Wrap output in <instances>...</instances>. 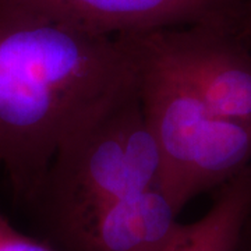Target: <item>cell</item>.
Listing matches in <instances>:
<instances>
[{"label":"cell","instance_id":"cell-9","mask_svg":"<svg viewBox=\"0 0 251 251\" xmlns=\"http://www.w3.org/2000/svg\"><path fill=\"white\" fill-rule=\"evenodd\" d=\"M237 35L251 48V0H242V20Z\"/></svg>","mask_w":251,"mask_h":251},{"label":"cell","instance_id":"cell-8","mask_svg":"<svg viewBox=\"0 0 251 251\" xmlns=\"http://www.w3.org/2000/svg\"><path fill=\"white\" fill-rule=\"evenodd\" d=\"M0 251H54L36 236L20 232L0 209Z\"/></svg>","mask_w":251,"mask_h":251},{"label":"cell","instance_id":"cell-4","mask_svg":"<svg viewBox=\"0 0 251 251\" xmlns=\"http://www.w3.org/2000/svg\"><path fill=\"white\" fill-rule=\"evenodd\" d=\"M153 35L212 113L251 126V48L237 32L193 25Z\"/></svg>","mask_w":251,"mask_h":251},{"label":"cell","instance_id":"cell-3","mask_svg":"<svg viewBox=\"0 0 251 251\" xmlns=\"http://www.w3.org/2000/svg\"><path fill=\"white\" fill-rule=\"evenodd\" d=\"M126 36L137 57L144 116L161 152V190L181 212L250 165L251 126L212 113L153 32Z\"/></svg>","mask_w":251,"mask_h":251},{"label":"cell","instance_id":"cell-2","mask_svg":"<svg viewBox=\"0 0 251 251\" xmlns=\"http://www.w3.org/2000/svg\"><path fill=\"white\" fill-rule=\"evenodd\" d=\"M161 183V152L135 82L59 147L23 209L56 250L113 202Z\"/></svg>","mask_w":251,"mask_h":251},{"label":"cell","instance_id":"cell-7","mask_svg":"<svg viewBox=\"0 0 251 251\" xmlns=\"http://www.w3.org/2000/svg\"><path fill=\"white\" fill-rule=\"evenodd\" d=\"M251 216V163L218 188L206 214L191 224L180 251H237Z\"/></svg>","mask_w":251,"mask_h":251},{"label":"cell","instance_id":"cell-5","mask_svg":"<svg viewBox=\"0 0 251 251\" xmlns=\"http://www.w3.org/2000/svg\"><path fill=\"white\" fill-rule=\"evenodd\" d=\"M72 27L126 36L193 25L239 32L242 0H14Z\"/></svg>","mask_w":251,"mask_h":251},{"label":"cell","instance_id":"cell-6","mask_svg":"<svg viewBox=\"0 0 251 251\" xmlns=\"http://www.w3.org/2000/svg\"><path fill=\"white\" fill-rule=\"evenodd\" d=\"M159 187L122 198L100 211L54 251H180L191 224Z\"/></svg>","mask_w":251,"mask_h":251},{"label":"cell","instance_id":"cell-10","mask_svg":"<svg viewBox=\"0 0 251 251\" xmlns=\"http://www.w3.org/2000/svg\"><path fill=\"white\" fill-rule=\"evenodd\" d=\"M249 221H250V219H249ZM237 251H251V227L250 225H249V222H247L246 229H244V232H243L242 240H240L239 250Z\"/></svg>","mask_w":251,"mask_h":251},{"label":"cell","instance_id":"cell-1","mask_svg":"<svg viewBox=\"0 0 251 251\" xmlns=\"http://www.w3.org/2000/svg\"><path fill=\"white\" fill-rule=\"evenodd\" d=\"M135 82L126 36L0 0V169L16 204L32 197L59 147Z\"/></svg>","mask_w":251,"mask_h":251}]
</instances>
